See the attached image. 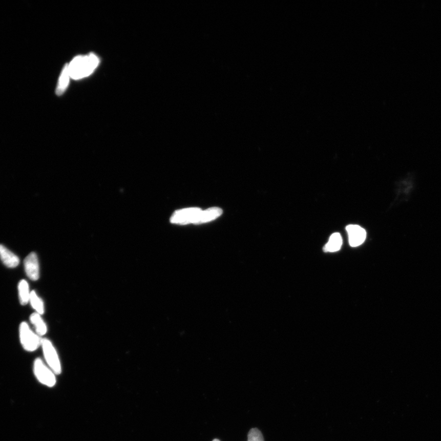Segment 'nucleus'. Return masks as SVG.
Segmentation results:
<instances>
[{"label": "nucleus", "instance_id": "obj_10", "mask_svg": "<svg viewBox=\"0 0 441 441\" xmlns=\"http://www.w3.org/2000/svg\"><path fill=\"white\" fill-rule=\"evenodd\" d=\"M343 245L342 237L339 233H334L324 246V251L334 253L339 251Z\"/></svg>", "mask_w": 441, "mask_h": 441}, {"label": "nucleus", "instance_id": "obj_15", "mask_svg": "<svg viewBox=\"0 0 441 441\" xmlns=\"http://www.w3.org/2000/svg\"><path fill=\"white\" fill-rule=\"evenodd\" d=\"M248 441H264L261 431L258 428H252L249 431Z\"/></svg>", "mask_w": 441, "mask_h": 441}, {"label": "nucleus", "instance_id": "obj_6", "mask_svg": "<svg viewBox=\"0 0 441 441\" xmlns=\"http://www.w3.org/2000/svg\"><path fill=\"white\" fill-rule=\"evenodd\" d=\"M348 234L349 245L352 247H356L364 243L367 233L364 228L358 226V225H349L346 228Z\"/></svg>", "mask_w": 441, "mask_h": 441}, {"label": "nucleus", "instance_id": "obj_5", "mask_svg": "<svg viewBox=\"0 0 441 441\" xmlns=\"http://www.w3.org/2000/svg\"><path fill=\"white\" fill-rule=\"evenodd\" d=\"M202 212L199 208H190L176 211L172 216V223L178 224H197L198 217Z\"/></svg>", "mask_w": 441, "mask_h": 441}, {"label": "nucleus", "instance_id": "obj_13", "mask_svg": "<svg viewBox=\"0 0 441 441\" xmlns=\"http://www.w3.org/2000/svg\"><path fill=\"white\" fill-rule=\"evenodd\" d=\"M18 296L22 305H26L29 302L31 292L29 283L26 280H22L18 285Z\"/></svg>", "mask_w": 441, "mask_h": 441}, {"label": "nucleus", "instance_id": "obj_1", "mask_svg": "<svg viewBox=\"0 0 441 441\" xmlns=\"http://www.w3.org/2000/svg\"><path fill=\"white\" fill-rule=\"evenodd\" d=\"M99 64V59L95 55L78 56L68 65L69 74L72 79H82L92 74Z\"/></svg>", "mask_w": 441, "mask_h": 441}, {"label": "nucleus", "instance_id": "obj_3", "mask_svg": "<svg viewBox=\"0 0 441 441\" xmlns=\"http://www.w3.org/2000/svg\"><path fill=\"white\" fill-rule=\"evenodd\" d=\"M34 374L40 383L49 387H53L57 383L55 374L40 359L34 362Z\"/></svg>", "mask_w": 441, "mask_h": 441}, {"label": "nucleus", "instance_id": "obj_9", "mask_svg": "<svg viewBox=\"0 0 441 441\" xmlns=\"http://www.w3.org/2000/svg\"><path fill=\"white\" fill-rule=\"evenodd\" d=\"M222 214L223 211L218 207H213L205 211H202L199 216L197 224L204 223L215 220L216 218L220 217Z\"/></svg>", "mask_w": 441, "mask_h": 441}, {"label": "nucleus", "instance_id": "obj_4", "mask_svg": "<svg viewBox=\"0 0 441 441\" xmlns=\"http://www.w3.org/2000/svg\"><path fill=\"white\" fill-rule=\"evenodd\" d=\"M41 346L44 356L48 367L54 371L55 374H60L61 373V362L57 352L51 341L46 339H42Z\"/></svg>", "mask_w": 441, "mask_h": 441}, {"label": "nucleus", "instance_id": "obj_12", "mask_svg": "<svg viewBox=\"0 0 441 441\" xmlns=\"http://www.w3.org/2000/svg\"><path fill=\"white\" fill-rule=\"evenodd\" d=\"M70 74L68 71V65H66L62 70L60 77H59V82L56 93L58 96H60L64 94L67 89L69 82H70Z\"/></svg>", "mask_w": 441, "mask_h": 441}, {"label": "nucleus", "instance_id": "obj_2", "mask_svg": "<svg viewBox=\"0 0 441 441\" xmlns=\"http://www.w3.org/2000/svg\"><path fill=\"white\" fill-rule=\"evenodd\" d=\"M19 335L22 345L27 351L33 352L41 346L42 339L37 333H34L27 323H21Z\"/></svg>", "mask_w": 441, "mask_h": 441}, {"label": "nucleus", "instance_id": "obj_8", "mask_svg": "<svg viewBox=\"0 0 441 441\" xmlns=\"http://www.w3.org/2000/svg\"><path fill=\"white\" fill-rule=\"evenodd\" d=\"M0 259L3 263L8 268H15L19 264L18 256L3 245H0Z\"/></svg>", "mask_w": 441, "mask_h": 441}, {"label": "nucleus", "instance_id": "obj_16", "mask_svg": "<svg viewBox=\"0 0 441 441\" xmlns=\"http://www.w3.org/2000/svg\"><path fill=\"white\" fill-rule=\"evenodd\" d=\"M213 441H220V440L219 439H215L214 440H213Z\"/></svg>", "mask_w": 441, "mask_h": 441}, {"label": "nucleus", "instance_id": "obj_14", "mask_svg": "<svg viewBox=\"0 0 441 441\" xmlns=\"http://www.w3.org/2000/svg\"><path fill=\"white\" fill-rule=\"evenodd\" d=\"M29 302L36 313L41 315L45 312V305L41 299L37 295L35 291H31Z\"/></svg>", "mask_w": 441, "mask_h": 441}, {"label": "nucleus", "instance_id": "obj_11", "mask_svg": "<svg viewBox=\"0 0 441 441\" xmlns=\"http://www.w3.org/2000/svg\"><path fill=\"white\" fill-rule=\"evenodd\" d=\"M30 321L35 328L36 333L39 337L44 336L46 334L47 331H48V327H47L45 322L43 320L41 316L35 312V313L31 315Z\"/></svg>", "mask_w": 441, "mask_h": 441}, {"label": "nucleus", "instance_id": "obj_7", "mask_svg": "<svg viewBox=\"0 0 441 441\" xmlns=\"http://www.w3.org/2000/svg\"><path fill=\"white\" fill-rule=\"evenodd\" d=\"M25 270L30 280L36 281L39 278L38 258L35 253H31L24 261Z\"/></svg>", "mask_w": 441, "mask_h": 441}]
</instances>
